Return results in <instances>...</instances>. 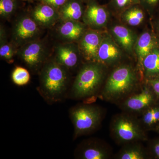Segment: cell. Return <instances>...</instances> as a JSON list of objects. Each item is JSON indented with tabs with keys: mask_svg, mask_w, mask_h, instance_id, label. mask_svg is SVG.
Segmentation results:
<instances>
[{
	"mask_svg": "<svg viewBox=\"0 0 159 159\" xmlns=\"http://www.w3.org/2000/svg\"><path fill=\"white\" fill-rule=\"evenodd\" d=\"M150 83L155 93L159 95V80H153Z\"/></svg>",
	"mask_w": 159,
	"mask_h": 159,
	"instance_id": "4316f807",
	"label": "cell"
},
{
	"mask_svg": "<svg viewBox=\"0 0 159 159\" xmlns=\"http://www.w3.org/2000/svg\"><path fill=\"white\" fill-rule=\"evenodd\" d=\"M31 16L40 26L48 27L60 20L58 10L50 5L41 3L34 7Z\"/></svg>",
	"mask_w": 159,
	"mask_h": 159,
	"instance_id": "8fae6325",
	"label": "cell"
},
{
	"mask_svg": "<svg viewBox=\"0 0 159 159\" xmlns=\"http://www.w3.org/2000/svg\"><path fill=\"white\" fill-rule=\"evenodd\" d=\"M70 117L74 125V136L77 138L96 129L101 122L102 114L97 107L82 105L73 108Z\"/></svg>",
	"mask_w": 159,
	"mask_h": 159,
	"instance_id": "277c9868",
	"label": "cell"
},
{
	"mask_svg": "<svg viewBox=\"0 0 159 159\" xmlns=\"http://www.w3.org/2000/svg\"><path fill=\"white\" fill-rule=\"evenodd\" d=\"M16 0H0V15L1 17H10L16 8Z\"/></svg>",
	"mask_w": 159,
	"mask_h": 159,
	"instance_id": "cb8c5ba5",
	"label": "cell"
},
{
	"mask_svg": "<svg viewBox=\"0 0 159 159\" xmlns=\"http://www.w3.org/2000/svg\"><path fill=\"white\" fill-rule=\"evenodd\" d=\"M112 3L116 8L123 9L140 4V0H112Z\"/></svg>",
	"mask_w": 159,
	"mask_h": 159,
	"instance_id": "d4e9b609",
	"label": "cell"
},
{
	"mask_svg": "<svg viewBox=\"0 0 159 159\" xmlns=\"http://www.w3.org/2000/svg\"><path fill=\"white\" fill-rule=\"evenodd\" d=\"M69 80L67 69L55 60L46 63L40 75V93L50 102L59 101L67 90Z\"/></svg>",
	"mask_w": 159,
	"mask_h": 159,
	"instance_id": "6da1fadb",
	"label": "cell"
},
{
	"mask_svg": "<svg viewBox=\"0 0 159 159\" xmlns=\"http://www.w3.org/2000/svg\"><path fill=\"white\" fill-rule=\"evenodd\" d=\"M19 55L24 63L32 70H38L46 57L44 46L43 43L33 41L22 46Z\"/></svg>",
	"mask_w": 159,
	"mask_h": 159,
	"instance_id": "52a82bcc",
	"label": "cell"
},
{
	"mask_svg": "<svg viewBox=\"0 0 159 159\" xmlns=\"http://www.w3.org/2000/svg\"><path fill=\"white\" fill-rule=\"evenodd\" d=\"M159 122V109L155 107L153 116V125Z\"/></svg>",
	"mask_w": 159,
	"mask_h": 159,
	"instance_id": "f1b7e54d",
	"label": "cell"
},
{
	"mask_svg": "<svg viewBox=\"0 0 159 159\" xmlns=\"http://www.w3.org/2000/svg\"><path fill=\"white\" fill-rule=\"evenodd\" d=\"M136 81L135 74L132 68L128 66H120L111 74L102 93L107 99H119L132 90Z\"/></svg>",
	"mask_w": 159,
	"mask_h": 159,
	"instance_id": "3957f363",
	"label": "cell"
},
{
	"mask_svg": "<svg viewBox=\"0 0 159 159\" xmlns=\"http://www.w3.org/2000/svg\"><path fill=\"white\" fill-rule=\"evenodd\" d=\"M104 7L91 1L84 13L83 20L88 25L93 29H99L105 25L108 20V15Z\"/></svg>",
	"mask_w": 159,
	"mask_h": 159,
	"instance_id": "9c48e42d",
	"label": "cell"
},
{
	"mask_svg": "<svg viewBox=\"0 0 159 159\" xmlns=\"http://www.w3.org/2000/svg\"><path fill=\"white\" fill-rule=\"evenodd\" d=\"M79 48L72 43L57 46L55 60L67 69L74 68L79 61Z\"/></svg>",
	"mask_w": 159,
	"mask_h": 159,
	"instance_id": "30bf717a",
	"label": "cell"
},
{
	"mask_svg": "<svg viewBox=\"0 0 159 159\" xmlns=\"http://www.w3.org/2000/svg\"><path fill=\"white\" fill-rule=\"evenodd\" d=\"M16 53L15 47L6 39V34L3 29H1V44L0 56L2 59L9 62H12L15 54Z\"/></svg>",
	"mask_w": 159,
	"mask_h": 159,
	"instance_id": "ffe728a7",
	"label": "cell"
},
{
	"mask_svg": "<svg viewBox=\"0 0 159 159\" xmlns=\"http://www.w3.org/2000/svg\"><path fill=\"white\" fill-rule=\"evenodd\" d=\"M120 56L121 51L115 42L110 37H103L98 50L97 62L107 64L113 63Z\"/></svg>",
	"mask_w": 159,
	"mask_h": 159,
	"instance_id": "7c38bea8",
	"label": "cell"
},
{
	"mask_svg": "<svg viewBox=\"0 0 159 159\" xmlns=\"http://www.w3.org/2000/svg\"><path fill=\"white\" fill-rule=\"evenodd\" d=\"M123 18L128 25L132 26H138L143 21L144 14L139 7L133 6L123 13Z\"/></svg>",
	"mask_w": 159,
	"mask_h": 159,
	"instance_id": "44dd1931",
	"label": "cell"
},
{
	"mask_svg": "<svg viewBox=\"0 0 159 159\" xmlns=\"http://www.w3.org/2000/svg\"><path fill=\"white\" fill-rule=\"evenodd\" d=\"M144 71L148 77L159 74V50L155 48L142 61Z\"/></svg>",
	"mask_w": 159,
	"mask_h": 159,
	"instance_id": "ac0fdd59",
	"label": "cell"
},
{
	"mask_svg": "<svg viewBox=\"0 0 159 159\" xmlns=\"http://www.w3.org/2000/svg\"><path fill=\"white\" fill-rule=\"evenodd\" d=\"M103 37L96 30L85 31L79 40V50L86 60L97 62L98 50Z\"/></svg>",
	"mask_w": 159,
	"mask_h": 159,
	"instance_id": "ba28073f",
	"label": "cell"
},
{
	"mask_svg": "<svg viewBox=\"0 0 159 159\" xmlns=\"http://www.w3.org/2000/svg\"><path fill=\"white\" fill-rule=\"evenodd\" d=\"M146 157L144 151L137 145L128 146L123 148L119 154L120 159H144Z\"/></svg>",
	"mask_w": 159,
	"mask_h": 159,
	"instance_id": "7402d4cb",
	"label": "cell"
},
{
	"mask_svg": "<svg viewBox=\"0 0 159 159\" xmlns=\"http://www.w3.org/2000/svg\"><path fill=\"white\" fill-rule=\"evenodd\" d=\"M39 32V25L31 16L19 18L15 24L12 32L16 44L23 46L34 41Z\"/></svg>",
	"mask_w": 159,
	"mask_h": 159,
	"instance_id": "8992f818",
	"label": "cell"
},
{
	"mask_svg": "<svg viewBox=\"0 0 159 159\" xmlns=\"http://www.w3.org/2000/svg\"><path fill=\"white\" fill-rule=\"evenodd\" d=\"M85 27L79 21H62L58 28V34L62 39L69 43L80 40L85 32Z\"/></svg>",
	"mask_w": 159,
	"mask_h": 159,
	"instance_id": "4fadbf2b",
	"label": "cell"
},
{
	"mask_svg": "<svg viewBox=\"0 0 159 159\" xmlns=\"http://www.w3.org/2000/svg\"><path fill=\"white\" fill-rule=\"evenodd\" d=\"M159 0H140V3L148 6H152L155 5Z\"/></svg>",
	"mask_w": 159,
	"mask_h": 159,
	"instance_id": "83f0119b",
	"label": "cell"
},
{
	"mask_svg": "<svg viewBox=\"0 0 159 159\" xmlns=\"http://www.w3.org/2000/svg\"><path fill=\"white\" fill-rule=\"evenodd\" d=\"M112 132L118 141L123 143L144 140L145 135L136 121L125 115L118 116L112 124Z\"/></svg>",
	"mask_w": 159,
	"mask_h": 159,
	"instance_id": "5b68a950",
	"label": "cell"
},
{
	"mask_svg": "<svg viewBox=\"0 0 159 159\" xmlns=\"http://www.w3.org/2000/svg\"><path fill=\"white\" fill-rule=\"evenodd\" d=\"M153 101V96L147 89L125 100L124 106L127 110L132 112L145 111Z\"/></svg>",
	"mask_w": 159,
	"mask_h": 159,
	"instance_id": "5bb4252c",
	"label": "cell"
},
{
	"mask_svg": "<svg viewBox=\"0 0 159 159\" xmlns=\"http://www.w3.org/2000/svg\"><path fill=\"white\" fill-rule=\"evenodd\" d=\"M112 32L119 45L125 51L130 52L132 51L135 44V36L133 33L123 26H115L112 29Z\"/></svg>",
	"mask_w": 159,
	"mask_h": 159,
	"instance_id": "2e32d148",
	"label": "cell"
},
{
	"mask_svg": "<svg viewBox=\"0 0 159 159\" xmlns=\"http://www.w3.org/2000/svg\"><path fill=\"white\" fill-rule=\"evenodd\" d=\"M11 79L13 83L17 85H26L30 81V74L26 69L21 67H16L12 72Z\"/></svg>",
	"mask_w": 159,
	"mask_h": 159,
	"instance_id": "603a6c76",
	"label": "cell"
},
{
	"mask_svg": "<svg viewBox=\"0 0 159 159\" xmlns=\"http://www.w3.org/2000/svg\"><path fill=\"white\" fill-rule=\"evenodd\" d=\"M58 11L61 21H79L84 13L82 3L80 0H68Z\"/></svg>",
	"mask_w": 159,
	"mask_h": 159,
	"instance_id": "9a60e30c",
	"label": "cell"
},
{
	"mask_svg": "<svg viewBox=\"0 0 159 159\" xmlns=\"http://www.w3.org/2000/svg\"><path fill=\"white\" fill-rule=\"evenodd\" d=\"M155 48V42L150 33L144 32L139 36L136 43L135 48L141 64L145 56Z\"/></svg>",
	"mask_w": 159,
	"mask_h": 159,
	"instance_id": "e0dca14e",
	"label": "cell"
},
{
	"mask_svg": "<svg viewBox=\"0 0 159 159\" xmlns=\"http://www.w3.org/2000/svg\"><path fill=\"white\" fill-rule=\"evenodd\" d=\"M154 151L157 157H159V142L157 143L154 146Z\"/></svg>",
	"mask_w": 159,
	"mask_h": 159,
	"instance_id": "f546056e",
	"label": "cell"
},
{
	"mask_svg": "<svg viewBox=\"0 0 159 159\" xmlns=\"http://www.w3.org/2000/svg\"><path fill=\"white\" fill-rule=\"evenodd\" d=\"M39 1L41 3L50 5L58 10L68 0H39Z\"/></svg>",
	"mask_w": 159,
	"mask_h": 159,
	"instance_id": "484cf974",
	"label": "cell"
},
{
	"mask_svg": "<svg viewBox=\"0 0 159 159\" xmlns=\"http://www.w3.org/2000/svg\"><path fill=\"white\" fill-rule=\"evenodd\" d=\"M108 151L97 145H89L81 151L80 157L84 159H106L109 157Z\"/></svg>",
	"mask_w": 159,
	"mask_h": 159,
	"instance_id": "d6986e66",
	"label": "cell"
},
{
	"mask_svg": "<svg viewBox=\"0 0 159 159\" xmlns=\"http://www.w3.org/2000/svg\"><path fill=\"white\" fill-rule=\"evenodd\" d=\"M103 77L101 64L90 62L83 66L74 80L71 95L75 99H85L94 96L99 90Z\"/></svg>",
	"mask_w": 159,
	"mask_h": 159,
	"instance_id": "7a4b0ae2",
	"label": "cell"
}]
</instances>
